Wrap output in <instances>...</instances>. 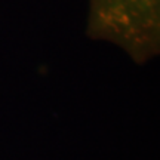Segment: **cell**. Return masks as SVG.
Wrapping results in <instances>:
<instances>
[{"mask_svg": "<svg viewBox=\"0 0 160 160\" xmlns=\"http://www.w3.org/2000/svg\"><path fill=\"white\" fill-rule=\"evenodd\" d=\"M159 0H92V25L133 57H147L157 46Z\"/></svg>", "mask_w": 160, "mask_h": 160, "instance_id": "1", "label": "cell"}]
</instances>
